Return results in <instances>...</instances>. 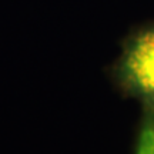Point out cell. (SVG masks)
Instances as JSON below:
<instances>
[{
    "label": "cell",
    "mask_w": 154,
    "mask_h": 154,
    "mask_svg": "<svg viewBox=\"0 0 154 154\" xmlns=\"http://www.w3.org/2000/svg\"><path fill=\"white\" fill-rule=\"evenodd\" d=\"M116 76L126 91L154 107V23L137 29L126 38Z\"/></svg>",
    "instance_id": "cell-1"
},
{
    "label": "cell",
    "mask_w": 154,
    "mask_h": 154,
    "mask_svg": "<svg viewBox=\"0 0 154 154\" xmlns=\"http://www.w3.org/2000/svg\"><path fill=\"white\" fill-rule=\"evenodd\" d=\"M136 154H154V107H149L136 146Z\"/></svg>",
    "instance_id": "cell-2"
}]
</instances>
